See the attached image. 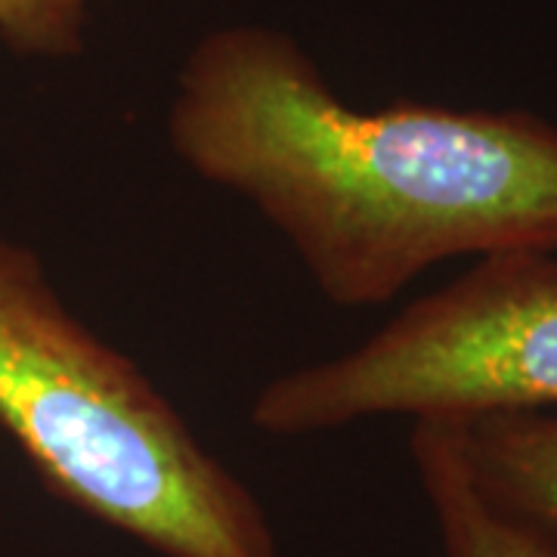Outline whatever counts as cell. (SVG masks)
<instances>
[{
    "label": "cell",
    "mask_w": 557,
    "mask_h": 557,
    "mask_svg": "<svg viewBox=\"0 0 557 557\" xmlns=\"http://www.w3.org/2000/svg\"><path fill=\"white\" fill-rule=\"evenodd\" d=\"M0 428L53 496L159 557H278L251 486L3 233Z\"/></svg>",
    "instance_id": "obj_2"
},
{
    "label": "cell",
    "mask_w": 557,
    "mask_h": 557,
    "mask_svg": "<svg viewBox=\"0 0 557 557\" xmlns=\"http://www.w3.org/2000/svg\"><path fill=\"white\" fill-rule=\"evenodd\" d=\"M496 412H557V251L478 258L357 347L267 381L248 418L270 437H313Z\"/></svg>",
    "instance_id": "obj_3"
},
{
    "label": "cell",
    "mask_w": 557,
    "mask_h": 557,
    "mask_svg": "<svg viewBox=\"0 0 557 557\" xmlns=\"http://www.w3.org/2000/svg\"><path fill=\"white\" fill-rule=\"evenodd\" d=\"M449 424L480 490L557 533V412H496Z\"/></svg>",
    "instance_id": "obj_5"
},
{
    "label": "cell",
    "mask_w": 557,
    "mask_h": 557,
    "mask_svg": "<svg viewBox=\"0 0 557 557\" xmlns=\"http://www.w3.org/2000/svg\"><path fill=\"white\" fill-rule=\"evenodd\" d=\"M164 137L183 168L248 201L341 310L384 307L443 260L557 251V124L523 109H359L267 25L196 40Z\"/></svg>",
    "instance_id": "obj_1"
},
{
    "label": "cell",
    "mask_w": 557,
    "mask_h": 557,
    "mask_svg": "<svg viewBox=\"0 0 557 557\" xmlns=\"http://www.w3.org/2000/svg\"><path fill=\"white\" fill-rule=\"evenodd\" d=\"M109 0H0V44L22 60H75Z\"/></svg>",
    "instance_id": "obj_6"
},
{
    "label": "cell",
    "mask_w": 557,
    "mask_h": 557,
    "mask_svg": "<svg viewBox=\"0 0 557 557\" xmlns=\"http://www.w3.org/2000/svg\"><path fill=\"white\" fill-rule=\"evenodd\" d=\"M409 456L443 557H557L555 530L498 505L480 490L449 421H416Z\"/></svg>",
    "instance_id": "obj_4"
}]
</instances>
